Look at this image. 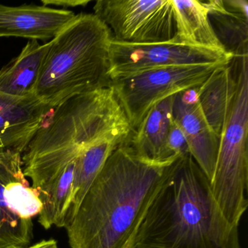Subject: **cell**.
I'll return each instance as SVG.
<instances>
[{"mask_svg": "<svg viewBox=\"0 0 248 248\" xmlns=\"http://www.w3.org/2000/svg\"><path fill=\"white\" fill-rule=\"evenodd\" d=\"M52 110L35 95L16 98L0 93V150L22 155Z\"/></svg>", "mask_w": 248, "mask_h": 248, "instance_id": "cell-11", "label": "cell"}, {"mask_svg": "<svg viewBox=\"0 0 248 248\" xmlns=\"http://www.w3.org/2000/svg\"><path fill=\"white\" fill-rule=\"evenodd\" d=\"M175 96L169 97L151 108L126 141L133 152L146 162L166 165L178 158L168 148Z\"/></svg>", "mask_w": 248, "mask_h": 248, "instance_id": "cell-12", "label": "cell"}, {"mask_svg": "<svg viewBox=\"0 0 248 248\" xmlns=\"http://www.w3.org/2000/svg\"><path fill=\"white\" fill-rule=\"evenodd\" d=\"M5 200L10 208L24 219L32 220V217L39 216L43 210L38 191L30 186L26 178L8 184Z\"/></svg>", "mask_w": 248, "mask_h": 248, "instance_id": "cell-19", "label": "cell"}, {"mask_svg": "<svg viewBox=\"0 0 248 248\" xmlns=\"http://www.w3.org/2000/svg\"><path fill=\"white\" fill-rule=\"evenodd\" d=\"M24 248H58V244L54 239H47V240L44 239L34 244V245Z\"/></svg>", "mask_w": 248, "mask_h": 248, "instance_id": "cell-22", "label": "cell"}, {"mask_svg": "<svg viewBox=\"0 0 248 248\" xmlns=\"http://www.w3.org/2000/svg\"><path fill=\"white\" fill-rule=\"evenodd\" d=\"M24 178L21 154L0 150V248H27L32 241V220L20 217L5 200L8 184Z\"/></svg>", "mask_w": 248, "mask_h": 248, "instance_id": "cell-13", "label": "cell"}, {"mask_svg": "<svg viewBox=\"0 0 248 248\" xmlns=\"http://www.w3.org/2000/svg\"><path fill=\"white\" fill-rule=\"evenodd\" d=\"M230 53L187 46L175 39L162 43H124L111 39L110 79H120L154 68L186 65H228Z\"/></svg>", "mask_w": 248, "mask_h": 248, "instance_id": "cell-8", "label": "cell"}, {"mask_svg": "<svg viewBox=\"0 0 248 248\" xmlns=\"http://www.w3.org/2000/svg\"><path fill=\"white\" fill-rule=\"evenodd\" d=\"M50 42L30 40L20 54L0 70V93L16 97L34 96Z\"/></svg>", "mask_w": 248, "mask_h": 248, "instance_id": "cell-14", "label": "cell"}, {"mask_svg": "<svg viewBox=\"0 0 248 248\" xmlns=\"http://www.w3.org/2000/svg\"><path fill=\"white\" fill-rule=\"evenodd\" d=\"M168 148L176 157L188 155V143L179 126L172 120L168 135Z\"/></svg>", "mask_w": 248, "mask_h": 248, "instance_id": "cell-20", "label": "cell"}, {"mask_svg": "<svg viewBox=\"0 0 248 248\" xmlns=\"http://www.w3.org/2000/svg\"><path fill=\"white\" fill-rule=\"evenodd\" d=\"M222 66L226 65L154 68L113 79L110 87L114 90L133 131L154 106L183 91L200 86Z\"/></svg>", "mask_w": 248, "mask_h": 248, "instance_id": "cell-6", "label": "cell"}, {"mask_svg": "<svg viewBox=\"0 0 248 248\" xmlns=\"http://www.w3.org/2000/svg\"><path fill=\"white\" fill-rule=\"evenodd\" d=\"M171 4L175 40L187 46L227 53L212 28L208 11L202 1L171 0Z\"/></svg>", "mask_w": 248, "mask_h": 248, "instance_id": "cell-15", "label": "cell"}, {"mask_svg": "<svg viewBox=\"0 0 248 248\" xmlns=\"http://www.w3.org/2000/svg\"><path fill=\"white\" fill-rule=\"evenodd\" d=\"M127 140L110 138L86 148L77 158L72 186V200L68 210L64 228L70 224L78 208L114 149Z\"/></svg>", "mask_w": 248, "mask_h": 248, "instance_id": "cell-18", "label": "cell"}, {"mask_svg": "<svg viewBox=\"0 0 248 248\" xmlns=\"http://www.w3.org/2000/svg\"><path fill=\"white\" fill-rule=\"evenodd\" d=\"M216 37L233 58L248 54V13L229 1H202Z\"/></svg>", "mask_w": 248, "mask_h": 248, "instance_id": "cell-17", "label": "cell"}, {"mask_svg": "<svg viewBox=\"0 0 248 248\" xmlns=\"http://www.w3.org/2000/svg\"><path fill=\"white\" fill-rule=\"evenodd\" d=\"M132 248H241L238 226L222 214L210 180L190 154L175 161Z\"/></svg>", "mask_w": 248, "mask_h": 248, "instance_id": "cell-2", "label": "cell"}, {"mask_svg": "<svg viewBox=\"0 0 248 248\" xmlns=\"http://www.w3.org/2000/svg\"><path fill=\"white\" fill-rule=\"evenodd\" d=\"M175 161L151 163L126 142L119 145L66 228L71 248H132L152 202L173 172Z\"/></svg>", "mask_w": 248, "mask_h": 248, "instance_id": "cell-1", "label": "cell"}, {"mask_svg": "<svg viewBox=\"0 0 248 248\" xmlns=\"http://www.w3.org/2000/svg\"><path fill=\"white\" fill-rule=\"evenodd\" d=\"M22 156L23 172L39 191L93 143L110 138L127 140L130 123L111 87L80 94L53 108Z\"/></svg>", "mask_w": 248, "mask_h": 248, "instance_id": "cell-3", "label": "cell"}, {"mask_svg": "<svg viewBox=\"0 0 248 248\" xmlns=\"http://www.w3.org/2000/svg\"><path fill=\"white\" fill-rule=\"evenodd\" d=\"M232 63L220 66L198 87V101L204 118L220 137L236 89Z\"/></svg>", "mask_w": 248, "mask_h": 248, "instance_id": "cell-16", "label": "cell"}, {"mask_svg": "<svg viewBox=\"0 0 248 248\" xmlns=\"http://www.w3.org/2000/svg\"><path fill=\"white\" fill-rule=\"evenodd\" d=\"M93 11L118 41L162 43L175 37L171 0H98Z\"/></svg>", "mask_w": 248, "mask_h": 248, "instance_id": "cell-7", "label": "cell"}, {"mask_svg": "<svg viewBox=\"0 0 248 248\" xmlns=\"http://www.w3.org/2000/svg\"><path fill=\"white\" fill-rule=\"evenodd\" d=\"M197 93L198 87L175 95L172 117L186 139L190 155L211 181L218 154L220 137L212 130L204 118Z\"/></svg>", "mask_w": 248, "mask_h": 248, "instance_id": "cell-9", "label": "cell"}, {"mask_svg": "<svg viewBox=\"0 0 248 248\" xmlns=\"http://www.w3.org/2000/svg\"><path fill=\"white\" fill-rule=\"evenodd\" d=\"M111 30L93 14L75 15L50 41L34 95L53 109L72 97L110 86Z\"/></svg>", "mask_w": 248, "mask_h": 248, "instance_id": "cell-4", "label": "cell"}, {"mask_svg": "<svg viewBox=\"0 0 248 248\" xmlns=\"http://www.w3.org/2000/svg\"><path fill=\"white\" fill-rule=\"evenodd\" d=\"M234 59L236 92L220 133L210 187L225 218L239 226L248 206V54Z\"/></svg>", "mask_w": 248, "mask_h": 248, "instance_id": "cell-5", "label": "cell"}, {"mask_svg": "<svg viewBox=\"0 0 248 248\" xmlns=\"http://www.w3.org/2000/svg\"><path fill=\"white\" fill-rule=\"evenodd\" d=\"M42 3L45 6L54 5L63 7V8H76V7H86L91 2L90 0H42Z\"/></svg>", "mask_w": 248, "mask_h": 248, "instance_id": "cell-21", "label": "cell"}, {"mask_svg": "<svg viewBox=\"0 0 248 248\" xmlns=\"http://www.w3.org/2000/svg\"><path fill=\"white\" fill-rule=\"evenodd\" d=\"M72 11L45 5L0 4V37L53 40L75 18Z\"/></svg>", "mask_w": 248, "mask_h": 248, "instance_id": "cell-10", "label": "cell"}]
</instances>
